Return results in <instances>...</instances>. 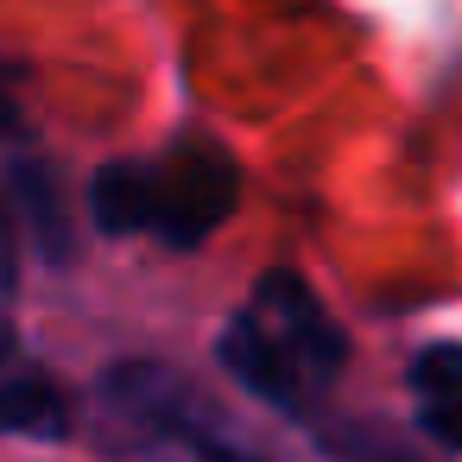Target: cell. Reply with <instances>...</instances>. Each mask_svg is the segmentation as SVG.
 Masks as SVG:
<instances>
[{
    "instance_id": "cell-5",
    "label": "cell",
    "mask_w": 462,
    "mask_h": 462,
    "mask_svg": "<svg viewBox=\"0 0 462 462\" xmlns=\"http://www.w3.org/2000/svg\"><path fill=\"white\" fill-rule=\"evenodd\" d=\"M89 216L102 235H152V159H115L89 178Z\"/></svg>"
},
{
    "instance_id": "cell-6",
    "label": "cell",
    "mask_w": 462,
    "mask_h": 462,
    "mask_svg": "<svg viewBox=\"0 0 462 462\" xmlns=\"http://www.w3.org/2000/svg\"><path fill=\"white\" fill-rule=\"evenodd\" d=\"M70 430V405L51 380L39 374H14L0 380V437H64Z\"/></svg>"
},
{
    "instance_id": "cell-1",
    "label": "cell",
    "mask_w": 462,
    "mask_h": 462,
    "mask_svg": "<svg viewBox=\"0 0 462 462\" xmlns=\"http://www.w3.org/2000/svg\"><path fill=\"white\" fill-rule=\"evenodd\" d=\"M102 399L134 424V430H146L152 443H165V449H184L190 462H266L260 449H247L171 367H159V361H115L108 374H102Z\"/></svg>"
},
{
    "instance_id": "cell-4",
    "label": "cell",
    "mask_w": 462,
    "mask_h": 462,
    "mask_svg": "<svg viewBox=\"0 0 462 462\" xmlns=\"http://www.w3.org/2000/svg\"><path fill=\"white\" fill-rule=\"evenodd\" d=\"M216 355H222V367H228L254 399H266L273 411H285V418H304V411H310V380L291 367V355H285V348H279L247 310L222 329Z\"/></svg>"
},
{
    "instance_id": "cell-7",
    "label": "cell",
    "mask_w": 462,
    "mask_h": 462,
    "mask_svg": "<svg viewBox=\"0 0 462 462\" xmlns=\"http://www.w3.org/2000/svg\"><path fill=\"white\" fill-rule=\"evenodd\" d=\"M14 190H20V209L32 216V228H39V247L51 254V260H70V228H64V209H58V184L45 178V165H14Z\"/></svg>"
},
{
    "instance_id": "cell-9",
    "label": "cell",
    "mask_w": 462,
    "mask_h": 462,
    "mask_svg": "<svg viewBox=\"0 0 462 462\" xmlns=\"http://www.w3.org/2000/svg\"><path fill=\"white\" fill-rule=\"evenodd\" d=\"M418 430H424L430 443H443V449H462V399H449V405H418Z\"/></svg>"
},
{
    "instance_id": "cell-2",
    "label": "cell",
    "mask_w": 462,
    "mask_h": 462,
    "mask_svg": "<svg viewBox=\"0 0 462 462\" xmlns=\"http://www.w3.org/2000/svg\"><path fill=\"white\" fill-rule=\"evenodd\" d=\"M241 203V165L216 140H178L152 159V235L178 254L203 247Z\"/></svg>"
},
{
    "instance_id": "cell-11",
    "label": "cell",
    "mask_w": 462,
    "mask_h": 462,
    "mask_svg": "<svg viewBox=\"0 0 462 462\" xmlns=\"http://www.w3.org/2000/svg\"><path fill=\"white\" fill-rule=\"evenodd\" d=\"M26 134V121H20V96H14V77L0 70V146H14Z\"/></svg>"
},
{
    "instance_id": "cell-3",
    "label": "cell",
    "mask_w": 462,
    "mask_h": 462,
    "mask_svg": "<svg viewBox=\"0 0 462 462\" xmlns=\"http://www.w3.org/2000/svg\"><path fill=\"white\" fill-rule=\"evenodd\" d=\"M247 317L291 355V367L310 380V393H323V386L348 367V336L336 329V317L317 304V291H310L298 273H285V266L260 273V285H254V298H247Z\"/></svg>"
},
{
    "instance_id": "cell-8",
    "label": "cell",
    "mask_w": 462,
    "mask_h": 462,
    "mask_svg": "<svg viewBox=\"0 0 462 462\" xmlns=\"http://www.w3.org/2000/svg\"><path fill=\"white\" fill-rule=\"evenodd\" d=\"M405 380H411V393H418L424 405L462 399V342H424V348L411 355Z\"/></svg>"
},
{
    "instance_id": "cell-10",
    "label": "cell",
    "mask_w": 462,
    "mask_h": 462,
    "mask_svg": "<svg viewBox=\"0 0 462 462\" xmlns=\"http://www.w3.org/2000/svg\"><path fill=\"white\" fill-rule=\"evenodd\" d=\"M7 298H14V228H7V216H0V310H7ZM14 355V329H7V317H0V361Z\"/></svg>"
}]
</instances>
